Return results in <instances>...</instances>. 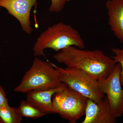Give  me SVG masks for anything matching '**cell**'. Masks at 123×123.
I'll list each match as a JSON object with an SVG mask.
<instances>
[{"label":"cell","instance_id":"6da1fadb","mask_svg":"<svg viewBox=\"0 0 123 123\" xmlns=\"http://www.w3.org/2000/svg\"><path fill=\"white\" fill-rule=\"evenodd\" d=\"M53 59L67 67L83 70L98 81L109 76L116 64L100 50H84L74 46L58 52Z\"/></svg>","mask_w":123,"mask_h":123},{"label":"cell","instance_id":"7a4b0ae2","mask_svg":"<svg viewBox=\"0 0 123 123\" xmlns=\"http://www.w3.org/2000/svg\"><path fill=\"white\" fill-rule=\"evenodd\" d=\"M70 46L84 49L85 42L77 30L70 25L59 22L41 33L33 47L34 55L38 56L43 55L46 49L59 52Z\"/></svg>","mask_w":123,"mask_h":123},{"label":"cell","instance_id":"3957f363","mask_svg":"<svg viewBox=\"0 0 123 123\" xmlns=\"http://www.w3.org/2000/svg\"><path fill=\"white\" fill-rule=\"evenodd\" d=\"M62 83L59 72L50 62L44 61L37 57L23 76L20 84L14 91L27 93L31 91L55 88Z\"/></svg>","mask_w":123,"mask_h":123},{"label":"cell","instance_id":"277c9868","mask_svg":"<svg viewBox=\"0 0 123 123\" xmlns=\"http://www.w3.org/2000/svg\"><path fill=\"white\" fill-rule=\"evenodd\" d=\"M52 64L59 72L61 82L71 89L98 103L105 97L99 88L98 81L88 74L74 68H63Z\"/></svg>","mask_w":123,"mask_h":123},{"label":"cell","instance_id":"5b68a950","mask_svg":"<svg viewBox=\"0 0 123 123\" xmlns=\"http://www.w3.org/2000/svg\"><path fill=\"white\" fill-rule=\"evenodd\" d=\"M88 98L66 86L52 98L56 114L70 123H75L85 114Z\"/></svg>","mask_w":123,"mask_h":123},{"label":"cell","instance_id":"8992f818","mask_svg":"<svg viewBox=\"0 0 123 123\" xmlns=\"http://www.w3.org/2000/svg\"><path fill=\"white\" fill-rule=\"evenodd\" d=\"M121 66L117 63L111 73L105 79L98 81L101 90L107 97L115 118L123 115V89L120 79Z\"/></svg>","mask_w":123,"mask_h":123},{"label":"cell","instance_id":"52a82bcc","mask_svg":"<svg viewBox=\"0 0 123 123\" xmlns=\"http://www.w3.org/2000/svg\"><path fill=\"white\" fill-rule=\"evenodd\" d=\"M37 0H0V7L6 9L8 12L20 22L23 30L28 34H31L30 14L32 7Z\"/></svg>","mask_w":123,"mask_h":123},{"label":"cell","instance_id":"ba28073f","mask_svg":"<svg viewBox=\"0 0 123 123\" xmlns=\"http://www.w3.org/2000/svg\"><path fill=\"white\" fill-rule=\"evenodd\" d=\"M85 115L82 123H115L117 121L106 96L98 103L88 98Z\"/></svg>","mask_w":123,"mask_h":123},{"label":"cell","instance_id":"9c48e42d","mask_svg":"<svg viewBox=\"0 0 123 123\" xmlns=\"http://www.w3.org/2000/svg\"><path fill=\"white\" fill-rule=\"evenodd\" d=\"M66 86V84L62 83L55 88L31 91L26 93V100L46 115L56 114L52 98L56 93L61 91Z\"/></svg>","mask_w":123,"mask_h":123},{"label":"cell","instance_id":"30bf717a","mask_svg":"<svg viewBox=\"0 0 123 123\" xmlns=\"http://www.w3.org/2000/svg\"><path fill=\"white\" fill-rule=\"evenodd\" d=\"M106 7L111 30L123 45V0H108Z\"/></svg>","mask_w":123,"mask_h":123},{"label":"cell","instance_id":"8fae6325","mask_svg":"<svg viewBox=\"0 0 123 123\" xmlns=\"http://www.w3.org/2000/svg\"><path fill=\"white\" fill-rule=\"evenodd\" d=\"M22 118L18 108L9 105L0 106V123H20Z\"/></svg>","mask_w":123,"mask_h":123},{"label":"cell","instance_id":"7c38bea8","mask_svg":"<svg viewBox=\"0 0 123 123\" xmlns=\"http://www.w3.org/2000/svg\"><path fill=\"white\" fill-rule=\"evenodd\" d=\"M22 117L37 119L46 115L29 103L26 100H22L18 108Z\"/></svg>","mask_w":123,"mask_h":123},{"label":"cell","instance_id":"4fadbf2b","mask_svg":"<svg viewBox=\"0 0 123 123\" xmlns=\"http://www.w3.org/2000/svg\"><path fill=\"white\" fill-rule=\"evenodd\" d=\"M112 51L114 55L111 57L115 62L120 64L121 66L120 79L122 85H123V48H114L112 49Z\"/></svg>","mask_w":123,"mask_h":123},{"label":"cell","instance_id":"5bb4252c","mask_svg":"<svg viewBox=\"0 0 123 123\" xmlns=\"http://www.w3.org/2000/svg\"><path fill=\"white\" fill-rule=\"evenodd\" d=\"M51 4L49 8L51 12H59L63 10L66 3L65 0H51Z\"/></svg>","mask_w":123,"mask_h":123},{"label":"cell","instance_id":"9a60e30c","mask_svg":"<svg viewBox=\"0 0 123 123\" xmlns=\"http://www.w3.org/2000/svg\"><path fill=\"white\" fill-rule=\"evenodd\" d=\"M8 105V99L4 89L0 86V106Z\"/></svg>","mask_w":123,"mask_h":123},{"label":"cell","instance_id":"2e32d148","mask_svg":"<svg viewBox=\"0 0 123 123\" xmlns=\"http://www.w3.org/2000/svg\"><path fill=\"white\" fill-rule=\"evenodd\" d=\"M65 0L66 1H70V0Z\"/></svg>","mask_w":123,"mask_h":123}]
</instances>
